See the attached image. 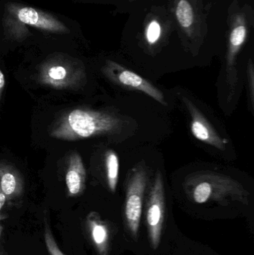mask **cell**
Returning <instances> with one entry per match:
<instances>
[{
  "label": "cell",
  "instance_id": "obj_17",
  "mask_svg": "<svg viewBox=\"0 0 254 255\" xmlns=\"http://www.w3.org/2000/svg\"><path fill=\"white\" fill-rule=\"evenodd\" d=\"M248 86H249V96L250 100V105L252 109H254V63L252 58H250L248 63L247 67Z\"/></svg>",
  "mask_w": 254,
  "mask_h": 255
},
{
  "label": "cell",
  "instance_id": "obj_14",
  "mask_svg": "<svg viewBox=\"0 0 254 255\" xmlns=\"http://www.w3.org/2000/svg\"><path fill=\"white\" fill-rule=\"evenodd\" d=\"M86 228L92 244L99 255H108L110 251V233L107 223L99 214L92 211L86 219Z\"/></svg>",
  "mask_w": 254,
  "mask_h": 255
},
{
  "label": "cell",
  "instance_id": "obj_18",
  "mask_svg": "<svg viewBox=\"0 0 254 255\" xmlns=\"http://www.w3.org/2000/svg\"><path fill=\"white\" fill-rule=\"evenodd\" d=\"M7 199H6L5 196L0 192V221L7 219V216L1 212V211H2L3 208H4V205H5V204L7 203Z\"/></svg>",
  "mask_w": 254,
  "mask_h": 255
},
{
  "label": "cell",
  "instance_id": "obj_3",
  "mask_svg": "<svg viewBox=\"0 0 254 255\" xmlns=\"http://www.w3.org/2000/svg\"><path fill=\"white\" fill-rule=\"evenodd\" d=\"M3 32L11 41L22 42L31 35L28 27L52 34H66L70 28L50 13L15 2L4 5Z\"/></svg>",
  "mask_w": 254,
  "mask_h": 255
},
{
  "label": "cell",
  "instance_id": "obj_7",
  "mask_svg": "<svg viewBox=\"0 0 254 255\" xmlns=\"http://www.w3.org/2000/svg\"><path fill=\"white\" fill-rule=\"evenodd\" d=\"M174 31V19L168 7L153 5L145 16L139 43L146 53L155 55L168 44Z\"/></svg>",
  "mask_w": 254,
  "mask_h": 255
},
{
  "label": "cell",
  "instance_id": "obj_13",
  "mask_svg": "<svg viewBox=\"0 0 254 255\" xmlns=\"http://www.w3.org/2000/svg\"><path fill=\"white\" fill-rule=\"evenodd\" d=\"M86 173L82 156L76 151L70 153L67 160L65 181L70 197L80 196L86 187Z\"/></svg>",
  "mask_w": 254,
  "mask_h": 255
},
{
  "label": "cell",
  "instance_id": "obj_12",
  "mask_svg": "<svg viewBox=\"0 0 254 255\" xmlns=\"http://www.w3.org/2000/svg\"><path fill=\"white\" fill-rule=\"evenodd\" d=\"M23 177L11 164L0 160V192L5 196L7 202L18 200L23 194Z\"/></svg>",
  "mask_w": 254,
  "mask_h": 255
},
{
  "label": "cell",
  "instance_id": "obj_9",
  "mask_svg": "<svg viewBox=\"0 0 254 255\" xmlns=\"http://www.w3.org/2000/svg\"><path fill=\"white\" fill-rule=\"evenodd\" d=\"M166 217L164 178L161 171L155 173L146 204V225L151 247L156 250L161 244Z\"/></svg>",
  "mask_w": 254,
  "mask_h": 255
},
{
  "label": "cell",
  "instance_id": "obj_19",
  "mask_svg": "<svg viewBox=\"0 0 254 255\" xmlns=\"http://www.w3.org/2000/svg\"><path fill=\"white\" fill-rule=\"evenodd\" d=\"M4 87H5V78H4V74L0 69V100H1V97H2Z\"/></svg>",
  "mask_w": 254,
  "mask_h": 255
},
{
  "label": "cell",
  "instance_id": "obj_20",
  "mask_svg": "<svg viewBox=\"0 0 254 255\" xmlns=\"http://www.w3.org/2000/svg\"><path fill=\"white\" fill-rule=\"evenodd\" d=\"M2 232H3V226H1V225H0V238H1V234H2Z\"/></svg>",
  "mask_w": 254,
  "mask_h": 255
},
{
  "label": "cell",
  "instance_id": "obj_2",
  "mask_svg": "<svg viewBox=\"0 0 254 255\" xmlns=\"http://www.w3.org/2000/svg\"><path fill=\"white\" fill-rule=\"evenodd\" d=\"M254 25V10L252 6L242 0H232L227 16V50L225 54L226 77L230 88V97L235 93L238 84L237 60L239 55L249 41Z\"/></svg>",
  "mask_w": 254,
  "mask_h": 255
},
{
  "label": "cell",
  "instance_id": "obj_21",
  "mask_svg": "<svg viewBox=\"0 0 254 255\" xmlns=\"http://www.w3.org/2000/svg\"><path fill=\"white\" fill-rule=\"evenodd\" d=\"M137 1V0H128V1H129V2H134V1Z\"/></svg>",
  "mask_w": 254,
  "mask_h": 255
},
{
  "label": "cell",
  "instance_id": "obj_5",
  "mask_svg": "<svg viewBox=\"0 0 254 255\" xmlns=\"http://www.w3.org/2000/svg\"><path fill=\"white\" fill-rule=\"evenodd\" d=\"M168 9L182 46L186 52L196 55L208 32L203 0H169Z\"/></svg>",
  "mask_w": 254,
  "mask_h": 255
},
{
  "label": "cell",
  "instance_id": "obj_8",
  "mask_svg": "<svg viewBox=\"0 0 254 255\" xmlns=\"http://www.w3.org/2000/svg\"><path fill=\"white\" fill-rule=\"evenodd\" d=\"M147 183L148 172L144 165H137L131 169L127 181L124 216L128 232L134 239L140 231Z\"/></svg>",
  "mask_w": 254,
  "mask_h": 255
},
{
  "label": "cell",
  "instance_id": "obj_15",
  "mask_svg": "<svg viewBox=\"0 0 254 255\" xmlns=\"http://www.w3.org/2000/svg\"><path fill=\"white\" fill-rule=\"evenodd\" d=\"M104 166L109 190L115 193L119 181V161L117 154L113 150H108L105 153Z\"/></svg>",
  "mask_w": 254,
  "mask_h": 255
},
{
  "label": "cell",
  "instance_id": "obj_4",
  "mask_svg": "<svg viewBox=\"0 0 254 255\" xmlns=\"http://www.w3.org/2000/svg\"><path fill=\"white\" fill-rule=\"evenodd\" d=\"M185 192L197 204L214 202L227 205L231 202L249 203V193L231 177L214 172H198L185 183Z\"/></svg>",
  "mask_w": 254,
  "mask_h": 255
},
{
  "label": "cell",
  "instance_id": "obj_6",
  "mask_svg": "<svg viewBox=\"0 0 254 255\" xmlns=\"http://www.w3.org/2000/svg\"><path fill=\"white\" fill-rule=\"evenodd\" d=\"M40 85L59 91H77L86 82V68L81 60L64 53L49 55L39 65Z\"/></svg>",
  "mask_w": 254,
  "mask_h": 255
},
{
  "label": "cell",
  "instance_id": "obj_16",
  "mask_svg": "<svg viewBox=\"0 0 254 255\" xmlns=\"http://www.w3.org/2000/svg\"><path fill=\"white\" fill-rule=\"evenodd\" d=\"M43 237H44L45 245L49 255H66L58 247L47 221H45Z\"/></svg>",
  "mask_w": 254,
  "mask_h": 255
},
{
  "label": "cell",
  "instance_id": "obj_1",
  "mask_svg": "<svg viewBox=\"0 0 254 255\" xmlns=\"http://www.w3.org/2000/svg\"><path fill=\"white\" fill-rule=\"evenodd\" d=\"M129 120L107 111L76 109L61 115L51 129L50 136L76 141L95 136L116 137L129 126Z\"/></svg>",
  "mask_w": 254,
  "mask_h": 255
},
{
  "label": "cell",
  "instance_id": "obj_10",
  "mask_svg": "<svg viewBox=\"0 0 254 255\" xmlns=\"http://www.w3.org/2000/svg\"><path fill=\"white\" fill-rule=\"evenodd\" d=\"M101 70L104 76L112 82L144 93L163 106H167L165 97L159 89L154 86L147 79L125 68L119 63L112 60H107Z\"/></svg>",
  "mask_w": 254,
  "mask_h": 255
},
{
  "label": "cell",
  "instance_id": "obj_11",
  "mask_svg": "<svg viewBox=\"0 0 254 255\" xmlns=\"http://www.w3.org/2000/svg\"><path fill=\"white\" fill-rule=\"evenodd\" d=\"M186 109L190 115V128L192 135L198 140L211 145L221 151L226 149L229 143L228 139L222 137L199 109L194 105L191 100L186 97L182 99Z\"/></svg>",
  "mask_w": 254,
  "mask_h": 255
}]
</instances>
